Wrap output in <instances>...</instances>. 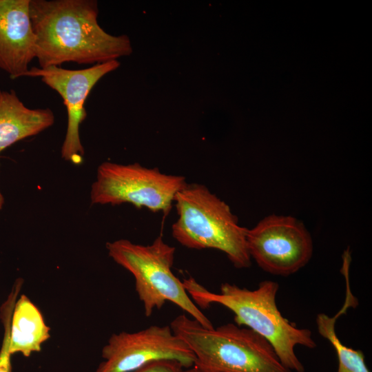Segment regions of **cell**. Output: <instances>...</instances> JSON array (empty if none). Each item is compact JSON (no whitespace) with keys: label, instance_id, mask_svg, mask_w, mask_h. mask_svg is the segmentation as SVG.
I'll return each instance as SVG.
<instances>
[{"label":"cell","instance_id":"ba28073f","mask_svg":"<svg viewBox=\"0 0 372 372\" xmlns=\"http://www.w3.org/2000/svg\"><path fill=\"white\" fill-rule=\"evenodd\" d=\"M102 358L95 372H132L158 360L176 361L185 369L195 363L193 352L169 325L114 333L102 349Z\"/></svg>","mask_w":372,"mask_h":372},{"label":"cell","instance_id":"4fadbf2b","mask_svg":"<svg viewBox=\"0 0 372 372\" xmlns=\"http://www.w3.org/2000/svg\"><path fill=\"white\" fill-rule=\"evenodd\" d=\"M346 280V298L341 309L333 316L329 317L325 313H318L316 324L318 333L327 339L334 348L338 360L337 372H370L365 362L364 353L360 350L353 349L342 344L338 337L335 324L340 316L345 313L349 307H356L358 301L351 292L349 271H343Z\"/></svg>","mask_w":372,"mask_h":372},{"label":"cell","instance_id":"e0dca14e","mask_svg":"<svg viewBox=\"0 0 372 372\" xmlns=\"http://www.w3.org/2000/svg\"><path fill=\"white\" fill-rule=\"evenodd\" d=\"M186 372H200V371L193 366L189 369H186Z\"/></svg>","mask_w":372,"mask_h":372},{"label":"cell","instance_id":"8992f818","mask_svg":"<svg viewBox=\"0 0 372 372\" xmlns=\"http://www.w3.org/2000/svg\"><path fill=\"white\" fill-rule=\"evenodd\" d=\"M186 184L184 176L167 174L138 163L104 162L97 168L90 200L94 205L130 203L137 208L167 214L176 194Z\"/></svg>","mask_w":372,"mask_h":372},{"label":"cell","instance_id":"277c9868","mask_svg":"<svg viewBox=\"0 0 372 372\" xmlns=\"http://www.w3.org/2000/svg\"><path fill=\"white\" fill-rule=\"evenodd\" d=\"M174 203L178 217L172 233L178 243L189 249L219 250L238 269L251 266L247 229L238 224L225 201L204 185L187 183L177 192Z\"/></svg>","mask_w":372,"mask_h":372},{"label":"cell","instance_id":"52a82bcc","mask_svg":"<svg viewBox=\"0 0 372 372\" xmlns=\"http://www.w3.org/2000/svg\"><path fill=\"white\" fill-rule=\"evenodd\" d=\"M251 258L265 271L288 276L304 267L313 254V240L304 225L291 216L271 214L246 232Z\"/></svg>","mask_w":372,"mask_h":372},{"label":"cell","instance_id":"7a4b0ae2","mask_svg":"<svg viewBox=\"0 0 372 372\" xmlns=\"http://www.w3.org/2000/svg\"><path fill=\"white\" fill-rule=\"evenodd\" d=\"M183 283L196 305L206 309L216 303L229 309L236 324L245 325L264 338L285 367L293 372H304L295 347L300 345L314 349L316 343L309 329L298 328L282 316L276 304L279 289L276 282L263 280L254 290L225 282L219 293L208 291L192 277L185 278Z\"/></svg>","mask_w":372,"mask_h":372},{"label":"cell","instance_id":"7c38bea8","mask_svg":"<svg viewBox=\"0 0 372 372\" xmlns=\"http://www.w3.org/2000/svg\"><path fill=\"white\" fill-rule=\"evenodd\" d=\"M50 330L36 305L25 295H21L15 302L12 315L10 353L29 357L34 352H39L50 337Z\"/></svg>","mask_w":372,"mask_h":372},{"label":"cell","instance_id":"6da1fadb","mask_svg":"<svg viewBox=\"0 0 372 372\" xmlns=\"http://www.w3.org/2000/svg\"><path fill=\"white\" fill-rule=\"evenodd\" d=\"M40 68L65 62L98 64L132 52L127 35L107 33L98 23L94 0H30Z\"/></svg>","mask_w":372,"mask_h":372},{"label":"cell","instance_id":"5bb4252c","mask_svg":"<svg viewBox=\"0 0 372 372\" xmlns=\"http://www.w3.org/2000/svg\"><path fill=\"white\" fill-rule=\"evenodd\" d=\"M22 283L16 282L8 299L2 304L0 317L4 327V335L0 349V372H11V353L9 350L10 331L12 312L17 297L19 293Z\"/></svg>","mask_w":372,"mask_h":372},{"label":"cell","instance_id":"2e32d148","mask_svg":"<svg viewBox=\"0 0 372 372\" xmlns=\"http://www.w3.org/2000/svg\"><path fill=\"white\" fill-rule=\"evenodd\" d=\"M3 203H4V198L2 194L0 192V209L2 208Z\"/></svg>","mask_w":372,"mask_h":372},{"label":"cell","instance_id":"9c48e42d","mask_svg":"<svg viewBox=\"0 0 372 372\" xmlns=\"http://www.w3.org/2000/svg\"><path fill=\"white\" fill-rule=\"evenodd\" d=\"M120 65L117 60L98 63L82 70L59 66L32 67L24 76L38 77L63 99L66 107L68 124L61 147V157L74 165L82 163L84 149L80 138V125L87 117L85 108L87 96L96 83Z\"/></svg>","mask_w":372,"mask_h":372},{"label":"cell","instance_id":"30bf717a","mask_svg":"<svg viewBox=\"0 0 372 372\" xmlns=\"http://www.w3.org/2000/svg\"><path fill=\"white\" fill-rule=\"evenodd\" d=\"M30 0H0V69L12 79L24 76L36 58Z\"/></svg>","mask_w":372,"mask_h":372},{"label":"cell","instance_id":"8fae6325","mask_svg":"<svg viewBox=\"0 0 372 372\" xmlns=\"http://www.w3.org/2000/svg\"><path fill=\"white\" fill-rule=\"evenodd\" d=\"M54 120L50 108H29L14 90L0 89V152L49 128Z\"/></svg>","mask_w":372,"mask_h":372},{"label":"cell","instance_id":"5b68a950","mask_svg":"<svg viewBox=\"0 0 372 372\" xmlns=\"http://www.w3.org/2000/svg\"><path fill=\"white\" fill-rule=\"evenodd\" d=\"M106 249L115 262L133 275L135 289L147 317L169 301L203 327L214 328L187 293L183 281L172 272L176 248L167 244L161 235L151 245H143L120 239L107 242Z\"/></svg>","mask_w":372,"mask_h":372},{"label":"cell","instance_id":"9a60e30c","mask_svg":"<svg viewBox=\"0 0 372 372\" xmlns=\"http://www.w3.org/2000/svg\"><path fill=\"white\" fill-rule=\"evenodd\" d=\"M132 372H186V369L176 361L158 360Z\"/></svg>","mask_w":372,"mask_h":372},{"label":"cell","instance_id":"3957f363","mask_svg":"<svg viewBox=\"0 0 372 372\" xmlns=\"http://www.w3.org/2000/svg\"><path fill=\"white\" fill-rule=\"evenodd\" d=\"M169 326L193 352L194 367L200 372H293L271 345L249 328L228 323L208 329L185 314Z\"/></svg>","mask_w":372,"mask_h":372}]
</instances>
